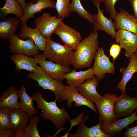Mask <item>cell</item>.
Segmentation results:
<instances>
[{"instance_id":"cell-1","label":"cell","mask_w":137,"mask_h":137,"mask_svg":"<svg viewBox=\"0 0 137 137\" xmlns=\"http://www.w3.org/2000/svg\"><path fill=\"white\" fill-rule=\"evenodd\" d=\"M31 97L37 103V109L42 110L40 114L41 117L43 119H46L52 121L56 129H62L67 119H70V115L65 107L62 105V108H60L57 105V97L54 101L47 102L43 97L41 92L39 91L33 94Z\"/></svg>"},{"instance_id":"cell-2","label":"cell","mask_w":137,"mask_h":137,"mask_svg":"<svg viewBox=\"0 0 137 137\" xmlns=\"http://www.w3.org/2000/svg\"><path fill=\"white\" fill-rule=\"evenodd\" d=\"M98 36L97 31H93L80 42L74 52L72 64L74 69L90 67L99 47Z\"/></svg>"},{"instance_id":"cell-3","label":"cell","mask_w":137,"mask_h":137,"mask_svg":"<svg viewBox=\"0 0 137 137\" xmlns=\"http://www.w3.org/2000/svg\"><path fill=\"white\" fill-rule=\"evenodd\" d=\"M46 59L65 66L72 65L74 52L65 45L53 41L50 37L47 38L45 49L42 53Z\"/></svg>"},{"instance_id":"cell-4","label":"cell","mask_w":137,"mask_h":137,"mask_svg":"<svg viewBox=\"0 0 137 137\" xmlns=\"http://www.w3.org/2000/svg\"><path fill=\"white\" fill-rule=\"evenodd\" d=\"M27 77L29 79L36 81L38 83L36 85L42 87L43 90L47 89L52 91L58 97V101L59 100L61 93L65 86L62 81L54 79L38 65L36 70L28 74Z\"/></svg>"},{"instance_id":"cell-5","label":"cell","mask_w":137,"mask_h":137,"mask_svg":"<svg viewBox=\"0 0 137 137\" xmlns=\"http://www.w3.org/2000/svg\"><path fill=\"white\" fill-rule=\"evenodd\" d=\"M118 98L115 94L106 93L96 104L99 113L98 119L104 124H109L117 119L114 104Z\"/></svg>"},{"instance_id":"cell-6","label":"cell","mask_w":137,"mask_h":137,"mask_svg":"<svg viewBox=\"0 0 137 137\" xmlns=\"http://www.w3.org/2000/svg\"><path fill=\"white\" fill-rule=\"evenodd\" d=\"M76 86L68 85L65 87L61 93L60 97L58 102L67 100V107L72 108V103L75 102L74 106L79 107L84 105L92 110L97 114L95 106L93 103L78 93Z\"/></svg>"},{"instance_id":"cell-7","label":"cell","mask_w":137,"mask_h":137,"mask_svg":"<svg viewBox=\"0 0 137 137\" xmlns=\"http://www.w3.org/2000/svg\"><path fill=\"white\" fill-rule=\"evenodd\" d=\"M8 40L10 43L9 51L13 54H22L34 57L40 54L39 49L30 38H28L26 40H24L14 34Z\"/></svg>"},{"instance_id":"cell-8","label":"cell","mask_w":137,"mask_h":137,"mask_svg":"<svg viewBox=\"0 0 137 137\" xmlns=\"http://www.w3.org/2000/svg\"><path fill=\"white\" fill-rule=\"evenodd\" d=\"M94 59V64L92 68L94 75L99 81L104 79L106 73L114 74L116 68L114 62H111L109 58L105 54L103 48L98 47Z\"/></svg>"},{"instance_id":"cell-9","label":"cell","mask_w":137,"mask_h":137,"mask_svg":"<svg viewBox=\"0 0 137 137\" xmlns=\"http://www.w3.org/2000/svg\"><path fill=\"white\" fill-rule=\"evenodd\" d=\"M92 1L98 11L97 14L93 15L95 20L93 31L101 30L115 39L116 32L114 22L111 19H108L106 17L104 14V10L100 9V4L103 2L102 0H92Z\"/></svg>"},{"instance_id":"cell-10","label":"cell","mask_w":137,"mask_h":137,"mask_svg":"<svg viewBox=\"0 0 137 137\" xmlns=\"http://www.w3.org/2000/svg\"><path fill=\"white\" fill-rule=\"evenodd\" d=\"M38 61L42 69L46 73L54 79L63 81L64 76L67 73L71 71L69 66H63L52 60L48 61L42 53L34 56Z\"/></svg>"},{"instance_id":"cell-11","label":"cell","mask_w":137,"mask_h":137,"mask_svg":"<svg viewBox=\"0 0 137 137\" xmlns=\"http://www.w3.org/2000/svg\"><path fill=\"white\" fill-rule=\"evenodd\" d=\"M54 33L58 36L65 45L76 50L80 42L81 37L79 32L65 24L62 21Z\"/></svg>"},{"instance_id":"cell-12","label":"cell","mask_w":137,"mask_h":137,"mask_svg":"<svg viewBox=\"0 0 137 137\" xmlns=\"http://www.w3.org/2000/svg\"><path fill=\"white\" fill-rule=\"evenodd\" d=\"M57 15L52 16L48 13H43L40 16L34 21L36 27L41 33L45 37H50L63 18H57Z\"/></svg>"},{"instance_id":"cell-13","label":"cell","mask_w":137,"mask_h":137,"mask_svg":"<svg viewBox=\"0 0 137 137\" xmlns=\"http://www.w3.org/2000/svg\"><path fill=\"white\" fill-rule=\"evenodd\" d=\"M115 39L122 48L125 49L124 55L129 59L137 49V34L123 29L118 30Z\"/></svg>"},{"instance_id":"cell-14","label":"cell","mask_w":137,"mask_h":137,"mask_svg":"<svg viewBox=\"0 0 137 137\" xmlns=\"http://www.w3.org/2000/svg\"><path fill=\"white\" fill-rule=\"evenodd\" d=\"M136 108L137 97H131L126 94L118 97L114 104L115 113L117 118L131 115Z\"/></svg>"},{"instance_id":"cell-15","label":"cell","mask_w":137,"mask_h":137,"mask_svg":"<svg viewBox=\"0 0 137 137\" xmlns=\"http://www.w3.org/2000/svg\"><path fill=\"white\" fill-rule=\"evenodd\" d=\"M56 3L53 0H39L35 4L32 2L26 3L22 9L24 14L21 20V25L22 26L26 24L28 19L35 18V13L41 11L44 9L56 8Z\"/></svg>"},{"instance_id":"cell-16","label":"cell","mask_w":137,"mask_h":137,"mask_svg":"<svg viewBox=\"0 0 137 137\" xmlns=\"http://www.w3.org/2000/svg\"><path fill=\"white\" fill-rule=\"evenodd\" d=\"M119 10L114 19L116 29L125 30L137 34V18L121 7Z\"/></svg>"},{"instance_id":"cell-17","label":"cell","mask_w":137,"mask_h":137,"mask_svg":"<svg viewBox=\"0 0 137 137\" xmlns=\"http://www.w3.org/2000/svg\"><path fill=\"white\" fill-rule=\"evenodd\" d=\"M99 81L97 77L94 76L76 86L80 94L96 105L103 96L96 90Z\"/></svg>"},{"instance_id":"cell-18","label":"cell","mask_w":137,"mask_h":137,"mask_svg":"<svg viewBox=\"0 0 137 137\" xmlns=\"http://www.w3.org/2000/svg\"><path fill=\"white\" fill-rule=\"evenodd\" d=\"M89 116L85 115L82 118L79 126L74 134L70 133L68 134L70 137H109L110 135L103 132L101 129L102 123L100 121L97 124L91 128H88L85 125V122Z\"/></svg>"},{"instance_id":"cell-19","label":"cell","mask_w":137,"mask_h":137,"mask_svg":"<svg viewBox=\"0 0 137 137\" xmlns=\"http://www.w3.org/2000/svg\"><path fill=\"white\" fill-rule=\"evenodd\" d=\"M137 109L131 115L123 118L116 119L109 124L105 125L102 122L101 129L104 133L109 135H114L119 133L129 125L137 120Z\"/></svg>"},{"instance_id":"cell-20","label":"cell","mask_w":137,"mask_h":137,"mask_svg":"<svg viewBox=\"0 0 137 137\" xmlns=\"http://www.w3.org/2000/svg\"><path fill=\"white\" fill-rule=\"evenodd\" d=\"M34 57L20 54H13L9 57L15 64V68L18 71L25 70L30 72L35 71L38 66V61L36 58Z\"/></svg>"},{"instance_id":"cell-21","label":"cell","mask_w":137,"mask_h":137,"mask_svg":"<svg viewBox=\"0 0 137 137\" xmlns=\"http://www.w3.org/2000/svg\"><path fill=\"white\" fill-rule=\"evenodd\" d=\"M129 59V62L127 67H122L120 70L122 74V76L116 88L121 91L122 94H126L127 83L132 77L134 74L137 73V57L135 53Z\"/></svg>"},{"instance_id":"cell-22","label":"cell","mask_w":137,"mask_h":137,"mask_svg":"<svg viewBox=\"0 0 137 137\" xmlns=\"http://www.w3.org/2000/svg\"><path fill=\"white\" fill-rule=\"evenodd\" d=\"M18 36L22 39L30 38L34 42L36 46L39 49L42 51L44 50L47 38L43 36L38 29L36 27L32 28L28 27L26 24L21 27Z\"/></svg>"},{"instance_id":"cell-23","label":"cell","mask_w":137,"mask_h":137,"mask_svg":"<svg viewBox=\"0 0 137 137\" xmlns=\"http://www.w3.org/2000/svg\"><path fill=\"white\" fill-rule=\"evenodd\" d=\"M20 108H11L10 111L11 129L15 132L24 129L29 124L31 117Z\"/></svg>"},{"instance_id":"cell-24","label":"cell","mask_w":137,"mask_h":137,"mask_svg":"<svg viewBox=\"0 0 137 137\" xmlns=\"http://www.w3.org/2000/svg\"><path fill=\"white\" fill-rule=\"evenodd\" d=\"M94 75L92 68L79 71H76L74 69L66 73L64 78L66 80V83L68 85L77 86L84 82L86 80L92 78Z\"/></svg>"},{"instance_id":"cell-25","label":"cell","mask_w":137,"mask_h":137,"mask_svg":"<svg viewBox=\"0 0 137 137\" xmlns=\"http://www.w3.org/2000/svg\"><path fill=\"white\" fill-rule=\"evenodd\" d=\"M21 22L17 17H9L0 21V38L4 40L9 39L16 32Z\"/></svg>"},{"instance_id":"cell-26","label":"cell","mask_w":137,"mask_h":137,"mask_svg":"<svg viewBox=\"0 0 137 137\" xmlns=\"http://www.w3.org/2000/svg\"><path fill=\"white\" fill-rule=\"evenodd\" d=\"M19 97L18 90L13 86H9L0 96V107L20 108V105L18 100Z\"/></svg>"},{"instance_id":"cell-27","label":"cell","mask_w":137,"mask_h":137,"mask_svg":"<svg viewBox=\"0 0 137 137\" xmlns=\"http://www.w3.org/2000/svg\"><path fill=\"white\" fill-rule=\"evenodd\" d=\"M18 92L20 98V108L31 117L38 113L33 107V100L26 93L24 84L18 90Z\"/></svg>"},{"instance_id":"cell-28","label":"cell","mask_w":137,"mask_h":137,"mask_svg":"<svg viewBox=\"0 0 137 137\" xmlns=\"http://www.w3.org/2000/svg\"><path fill=\"white\" fill-rule=\"evenodd\" d=\"M5 3L1 11L5 17L9 13L15 14L16 16L21 20L24 14V12L19 2L15 0H5Z\"/></svg>"},{"instance_id":"cell-29","label":"cell","mask_w":137,"mask_h":137,"mask_svg":"<svg viewBox=\"0 0 137 137\" xmlns=\"http://www.w3.org/2000/svg\"><path fill=\"white\" fill-rule=\"evenodd\" d=\"M68 11L70 13L72 11H75L81 17L92 23H94L93 15L83 8L80 0H72L69 7Z\"/></svg>"},{"instance_id":"cell-30","label":"cell","mask_w":137,"mask_h":137,"mask_svg":"<svg viewBox=\"0 0 137 137\" xmlns=\"http://www.w3.org/2000/svg\"><path fill=\"white\" fill-rule=\"evenodd\" d=\"M41 120L38 115L31 117L29 124L24 129L27 137H41L38 129L37 125Z\"/></svg>"},{"instance_id":"cell-31","label":"cell","mask_w":137,"mask_h":137,"mask_svg":"<svg viewBox=\"0 0 137 137\" xmlns=\"http://www.w3.org/2000/svg\"><path fill=\"white\" fill-rule=\"evenodd\" d=\"M8 107H0V130L11 129L10 111Z\"/></svg>"},{"instance_id":"cell-32","label":"cell","mask_w":137,"mask_h":137,"mask_svg":"<svg viewBox=\"0 0 137 137\" xmlns=\"http://www.w3.org/2000/svg\"><path fill=\"white\" fill-rule=\"evenodd\" d=\"M70 0H57L56 4V8L58 16V18L70 17V13L68 11Z\"/></svg>"},{"instance_id":"cell-33","label":"cell","mask_w":137,"mask_h":137,"mask_svg":"<svg viewBox=\"0 0 137 137\" xmlns=\"http://www.w3.org/2000/svg\"><path fill=\"white\" fill-rule=\"evenodd\" d=\"M105 9L110 15V19H113L118 13L115 10V5L118 0H102Z\"/></svg>"},{"instance_id":"cell-34","label":"cell","mask_w":137,"mask_h":137,"mask_svg":"<svg viewBox=\"0 0 137 137\" xmlns=\"http://www.w3.org/2000/svg\"><path fill=\"white\" fill-rule=\"evenodd\" d=\"M122 48L118 44L114 43L111 45L109 50L110 55L112 57L113 62L119 55Z\"/></svg>"},{"instance_id":"cell-35","label":"cell","mask_w":137,"mask_h":137,"mask_svg":"<svg viewBox=\"0 0 137 137\" xmlns=\"http://www.w3.org/2000/svg\"><path fill=\"white\" fill-rule=\"evenodd\" d=\"M127 131L123 133L126 137H137V125L132 127H127Z\"/></svg>"},{"instance_id":"cell-36","label":"cell","mask_w":137,"mask_h":137,"mask_svg":"<svg viewBox=\"0 0 137 137\" xmlns=\"http://www.w3.org/2000/svg\"><path fill=\"white\" fill-rule=\"evenodd\" d=\"M15 132L12 129L0 130V137H13Z\"/></svg>"},{"instance_id":"cell-37","label":"cell","mask_w":137,"mask_h":137,"mask_svg":"<svg viewBox=\"0 0 137 137\" xmlns=\"http://www.w3.org/2000/svg\"><path fill=\"white\" fill-rule=\"evenodd\" d=\"M132 7L134 15L137 18V0H128Z\"/></svg>"},{"instance_id":"cell-38","label":"cell","mask_w":137,"mask_h":137,"mask_svg":"<svg viewBox=\"0 0 137 137\" xmlns=\"http://www.w3.org/2000/svg\"><path fill=\"white\" fill-rule=\"evenodd\" d=\"M13 137H27L24 129H19L15 132Z\"/></svg>"},{"instance_id":"cell-39","label":"cell","mask_w":137,"mask_h":137,"mask_svg":"<svg viewBox=\"0 0 137 137\" xmlns=\"http://www.w3.org/2000/svg\"><path fill=\"white\" fill-rule=\"evenodd\" d=\"M17 1L20 4L21 8L22 9L24 7L26 3L25 0H17Z\"/></svg>"},{"instance_id":"cell-40","label":"cell","mask_w":137,"mask_h":137,"mask_svg":"<svg viewBox=\"0 0 137 137\" xmlns=\"http://www.w3.org/2000/svg\"><path fill=\"white\" fill-rule=\"evenodd\" d=\"M133 84L134 86V90L137 94V81L134 80L133 82Z\"/></svg>"},{"instance_id":"cell-41","label":"cell","mask_w":137,"mask_h":137,"mask_svg":"<svg viewBox=\"0 0 137 137\" xmlns=\"http://www.w3.org/2000/svg\"><path fill=\"white\" fill-rule=\"evenodd\" d=\"M135 53L137 57V49H136V50L135 52Z\"/></svg>"},{"instance_id":"cell-42","label":"cell","mask_w":137,"mask_h":137,"mask_svg":"<svg viewBox=\"0 0 137 137\" xmlns=\"http://www.w3.org/2000/svg\"><path fill=\"white\" fill-rule=\"evenodd\" d=\"M38 0H35V1H34V2H37Z\"/></svg>"}]
</instances>
